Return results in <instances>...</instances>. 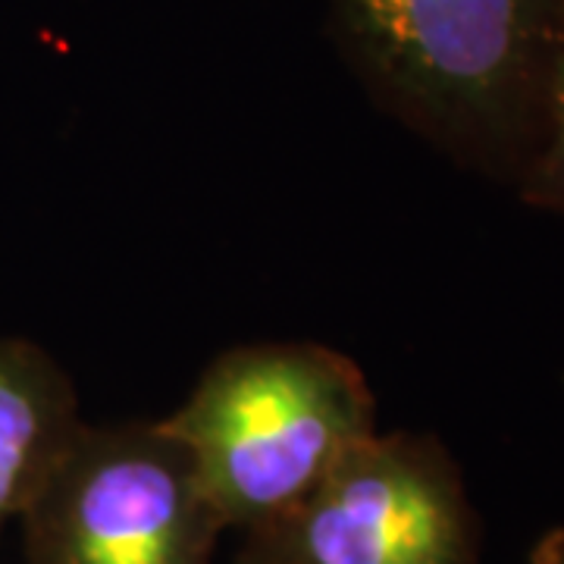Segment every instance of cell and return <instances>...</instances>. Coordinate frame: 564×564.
<instances>
[{
  "label": "cell",
  "instance_id": "1",
  "mask_svg": "<svg viewBox=\"0 0 564 564\" xmlns=\"http://www.w3.org/2000/svg\"><path fill=\"white\" fill-rule=\"evenodd\" d=\"M562 0H336L370 79L426 135L518 182Z\"/></svg>",
  "mask_w": 564,
  "mask_h": 564
},
{
  "label": "cell",
  "instance_id": "6",
  "mask_svg": "<svg viewBox=\"0 0 564 564\" xmlns=\"http://www.w3.org/2000/svg\"><path fill=\"white\" fill-rule=\"evenodd\" d=\"M514 185L530 207L564 220V0L549 44L536 135Z\"/></svg>",
  "mask_w": 564,
  "mask_h": 564
},
{
  "label": "cell",
  "instance_id": "3",
  "mask_svg": "<svg viewBox=\"0 0 564 564\" xmlns=\"http://www.w3.org/2000/svg\"><path fill=\"white\" fill-rule=\"evenodd\" d=\"M22 564H214L223 521L163 421L82 423L17 524Z\"/></svg>",
  "mask_w": 564,
  "mask_h": 564
},
{
  "label": "cell",
  "instance_id": "7",
  "mask_svg": "<svg viewBox=\"0 0 564 564\" xmlns=\"http://www.w3.org/2000/svg\"><path fill=\"white\" fill-rule=\"evenodd\" d=\"M530 564H564V527L549 530L530 552Z\"/></svg>",
  "mask_w": 564,
  "mask_h": 564
},
{
  "label": "cell",
  "instance_id": "2",
  "mask_svg": "<svg viewBox=\"0 0 564 564\" xmlns=\"http://www.w3.org/2000/svg\"><path fill=\"white\" fill-rule=\"evenodd\" d=\"M163 423L188 448L226 530H258L377 433L361 367L314 343L229 348Z\"/></svg>",
  "mask_w": 564,
  "mask_h": 564
},
{
  "label": "cell",
  "instance_id": "4",
  "mask_svg": "<svg viewBox=\"0 0 564 564\" xmlns=\"http://www.w3.org/2000/svg\"><path fill=\"white\" fill-rule=\"evenodd\" d=\"M242 564H480V518L440 440L377 430L248 530Z\"/></svg>",
  "mask_w": 564,
  "mask_h": 564
},
{
  "label": "cell",
  "instance_id": "5",
  "mask_svg": "<svg viewBox=\"0 0 564 564\" xmlns=\"http://www.w3.org/2000/svg\"><path fill=\"white\" fill-rule=\"evenodd\" d=\"M82 423L76 386L51 351L0 336V540L35 502Z\"/></svg>",
  "mask_w": 564,
  "mask_h": 564
}]
</instances>
